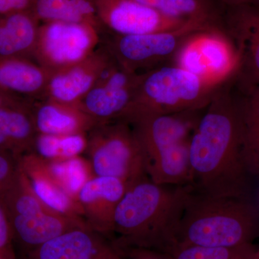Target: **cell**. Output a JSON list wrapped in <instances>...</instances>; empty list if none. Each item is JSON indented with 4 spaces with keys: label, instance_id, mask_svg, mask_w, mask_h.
<instances>
[{
    "label": "cell",
    "instance_id": "603a6c76",
    "mask_svg": "<svg viewBox=\"0 0 259 259\" xmlns=\"http://www.w3.org/2000/svg\"><path fill=\"white\" fill-rule=\"evenodd\" d=\"M35 18L49 22L85 23L95 25L97 14L91 0H34Z\"/></svg>",
    "mask_w": 259,
    "mask_h": 259
},
{
    "label": "cell",
    "instance_id": "ba28073f",
    "mask_svg": "<svg viewBox=\"0 0 259 259\" xmlns=\"http://www.w3.org/2000/svg\"><path fill=\"white\" fill-rule=\"evenodd\" d=\"M173 64L207 82L220 85L235 76L238 59L222 30H209L192 35L179 51Z\"/></svg>",
    "mask_w": 259,
    "mask_h": 259
},
{
    "label": "cell",
    "instance_id": "484cf974",
    "mask_svg": "<svg viewBox=\"0 0 259 259\" xmlns=\"http://www.w3.org/2000/svg\"><path fill=\"white\" fill-rule=\"evenodd\" d=\"M241 93V115L244 138V155L248 161L259 146V85Z\"/></svg>",
    "mask_w": 259,
    "mask_h": 259
},
{
    "label": "cell",
    "instance_id": "7402d4cb",
    "mask_svg": "<svg viewBox=\"0 0 259 259\" xmlns=\"http://www.w3.org/2000/svg\"><path fill=\"white\" fill-rule=\"evenodd\" d=\"M28 11L0 16V58H18L33 50L38 28Z\"/></svg>",
    "mask_w": 259,
    "mask_h": 259
},
{
    "label": "cell",
    "instance_id": "5b68a950",
    "mask_svg": "<svg viewBox=\"0 0 259 259\" xmlns=\"http://www.w3.org/2000/svg\"><path fill=\"white\" fill-rule=\"evenodd\" d=\"M85 152L95 177H115L128 184L148 177L139 140L122 119L97 123L89 132Z\"/></svg>",
    "mask_w": 259,
    "mask_h": 259
},
{
    "label": "cell",
    "instance_id": "d4e9b609",
    "mask_svg": "<svg viewBox=\"0 0 259 259\" xmlns=\"http://www.w3.org/2000/svg\"><path fill=\"white\" fill-rule=\"evenodd\" d=\"M86 134L54 136L37 134L32 152L46 160H62L80 156L86 151Z\"/></svg>",
    "mask_w": 259,
    "mask_h": 259
},
{
    "label": "cell",
    "instance_id": "8d00e7d4",
    "mask_svg": "<svg viewBox=\"0 0 259 259\" xmlns=\"http://www.w3.org/2000/svg\"><path fill=\"white\" fill-rule=\"evenodd\" d=\"M0 259H1V258H0Z\"/></svg>",
    "mask_w": 259,
    "mask_h": 259
},
{
    "label": "cell",
    "instance_id": "d590c367",
    "mask_svg": "<svg viewBox=\"0 0 259 259\" xmlns=\"http://www.w3.org/2000/svg\"><path fill=\"white\" fill-rule=\"evenodd\" d=\"M255 259H259V247L256 248V254H255Z\"/></svg>",
    "mask_w": 259,
    "mask_h": 259
},
{
    "label": "cell",
    "instance_id": "5bb4252c",
    "mask_svg": "<svg viewBox=\"0 0 259 259\" xmlns=\"http://www.w3.org/2000/svg\"><path fill=\"white\" fill-rule=\"evenodd\" d=\"M89 227L59 235L26 253V259H120L112 243Z\"/></svg>",
    "mask_w": 259,
    "mask_h": 259
},
{
    "label": "cell",
    "instance_id": "836d02e7",
    "mask_svg": "<svg viewBox=\"0 0 259 259\" xmlns=\"http://www.w3.org/2000/svg\"><path fill=\"white\" fill-rule=\"evenodd\" d=\"M220 3H222L225 6H234L244 4V3H251L250 0H218Z\"/></svg>",
    "mask_w": 259,
    "mask_h": 259
},
{
    "label": "cell",
    "instance_id": "ffe728a7",
    "mask_svg": "<svg viewBox=\"0 0 259 259\" xmlns=\"http://www.w3.org/2000/svg\"><path fill=\"white\" fill-rule=\"evenodd\" d=\"M36 135L31 112L25 107L0 109V150L20 159L32 152Z\"/></svg>",
    "mask_w": 259,
    "mask_h": 259
},
{
    "label": "cell",
    "instance_id": "ac0fdd59",
    "mask_svg": "<svg viewBox=\"0 0 259 259\" xmlns=\"http://www.w3.org/2000/svg\"><path fill=\"white\" fill-rule=\"evenodd\" d=\"M31 115L35 131L40 134H86L97 124L77 106L50 100L37 105Z\"/></svg>",
    "mask_w": 259,
    "mask_h": 259
},
{
    "label": "cell",
    "instance_id": "f546056e",
    "mask_svg": "<svg viewBox=\"0 0 259 259\" xmlns=\"http://www.w3.org/2000/svg\"><path fill=\"white\" fill-rule=\"evenodd\" d=\"M114 248L120 255V259H174L168 253L149 248L115 246Z\"/></svg>",
    "mask_w": 259,
    "mask_h": 259
},
{
    "label": "cell",
    "instance_id": "7a4b0ae2",
    "mask_svg": "<svg viewBox=\"0 0 259 259\" xmlns=\"http://www.w3.org/2000/svg\"><path fill=\"white\" fill-rule=\"evenodd\" d=\"M190 185L155 183L148 177L130 184L114 216V246L173 254Z\"/></svg>",
    "mask_w": 259,
    "mask_h": 259
},
{
    "label": "cell",
    "instance_id": "30bf717a",
    "mask_svg": "<svg viewBox=\"0 0 259 259\" xmlns=\"http://www.w3.org/2000/svg\"><path fill=\"white\" fill-rule=\"evenodd\" d=\"M221 30L238 56L233 82L241 93H248L259 85V6L252 3L225 6Z\"/></svg>",
    "mask_w": 259,
    "mask_h": 259
},
{
    "label": "cell",
    "instance_id": "d6986e66",
    "mask_svg": "<svg viewBox=\"0 0 259 259\" xmlns=\"http://www.w3.org/2000/svg\"><path fill=\"white\" fill-rule=\"evenodd\" d=\"M169 18L221 30L225 5L218 0H134Z\"/></svg>",
    "mask_w": 259,
    "mask_h": 259
},
{
    "label": "cell",
    "instance_id": "277c9868",
    "mask_svg": "<svg viewBox=\"0 0 259 259\" xmlns=\"http://www.w3.org/2000/svg\"><path fill=\"white\" fill-rule=\"evenodd\" d=\"M221 85L176 65H163L140 75L131 107L162 114L203 110Z\"/></svg>",
    "mask_w": 259,
    "mask_h": 259
},
{
    "label": "cell",
    "instance_id": "8992f818",
    "mask_svg": "<svg viewBox=\"0 0 259 259\" xmlns=\"http://www.w3.org/2000/svg\"><path fill=\"white\" fill-rule=\"evenodd\" d=\"M199 111L162 114L131 107L119 118L134 130L142 148L146 172L158 158L190 141L200 118Z\"/></svg>",
    "mask_w": 259,
    "mask_h": 259
},
{
    "label": "cell",
    "instance_id": "2e32d148",
    "mask_svg": "<svg viewBox=\"0 0 259 259\" xmlns=\"http://www.w3.org/2000/svg\"><path fill=\"white\" fill-rule=\"evenodd\" d=\"M8 219L14 242L26 253L62 233L89 227L82 220L55 211L30 216H12Z\"/></svg>",
    "mask_w": 259,
    "mask_h": 259
},
{
    "label": "cell",
    "instance_id": "3957f363",
    "mask_svg": "<svg viewBox=\"0 0 259 259\" xmlns=\"http://www.w3.org/2000/svg\"><path fill=\"white\" fill-rule=\"evenodd\" d=\"M259 236V212L248 197H216L191 188L177 232V247H236Z\"/></svg>",
    "mask_w": 259,
    "mask_h": 259
},
{
    "label": "cell",
    "instance_id": "e0dca14e",
    "mask_svg": "<svg viewBox=\"0 0 259 259\" xmlns=\"http://www.w3.org/2000/svg\"><path fill=\"white\" fill-rule=\"evenodd\" d=\"M19 168L28 179L32 190L42 203L56 212L84 221L77 201L61 190L51 178L42 158L33 152L27 153L19 159Z\"/></svg>",
    "mask_w": 259,
    "mask_h": 259
},
{
    "label": "cell",
    "instance_id": "e575fe53",
    "mask_svg": "<svg viewBox=\"0 0 259 259\" xmlns=\"http://www.w3.org/2000/svg\"><path fill=\"white\" fill-rule=\"evenodd\" d=\"M251 1L252 3H253V4L258 5L259 6V0H250Z\"/></svg>",
    "mask_w": 259,
    "mask_h": 259
},
{
    "label": "cell",
    "instance_id": "52a82bcc",
    "mask_svg": "<svg viewBox=\"0 0 259 259\" xmlns=\"http://www.w3.org/2000/svg\"><path fill=\"white\" fill-rule=\"evenodd\" d=\"M203 30L209 29L190 23L171 31L116 35L109 52L122 67L139 74V70L148 71L166 65L164 63L173 62L186 42L194 34Z\"/></svg>",
    "mask_w": 259,
    "mask_h": 259
},
{
    "label": "cell",
    "instance_id": "9a60e30c",
    "mask_svg": "<svg viewBox=\"0 0 259 259\" xmlns=\"http://www.w3.org/2000/svg\"><path fill=\"white\" fill-rule=\"evenodd\" d=\"M107 54H92L79 64L51 73L46 87L48 100L77 106L80 100L96 84L112 61Z\"/></svg>",
    "mask_w": 259,
    "mask_h": 259
},
{
    "label": "cell",
    "instance_id": "1f68e13d",
    "mask_svg": "<svg viewBox=\"0 0 259 259\" xmlns=\"http://www.w3.org/2000/svg\"><path fill=\"white\" fill-rule=\"evenodd\" d=\"M248 169L250 175H259V146L248 161Z\"/></svg>",
    "mask_w": 259,
    "mask_h": 259
},
{
    "label": "cell",
    "instance_id": "8fae6325",
    "mask_svg": "<svg viewBox=\"0 0 259 259\" xmlns=\"http://www.w3.org/2000/svg\"><path fill=\"white\" fill-rule=\"evenodd\" d=\"M140 75L111 61L77 107L97 123L120 118L134 105Z\"/></svg>",
    "mask_w": 259,
    "mask_h": 259
},
{
    "label": "cell",
    "instance_id": "6da1fadb",
    "mask_svg": "<svg viewBox=\"0 0 259 259\" xmlns=\"http://www.w3.org/2000/svg\"><path fill=\"white\" fill-rule=\"evenodd\" d=\"M190 162L195 192L216 197H247L250 176L244 155L241 93L223 83L191 137Z\"/></svg>",
    "mask_w": 259,
    "mask_h": 259
},
{
    "label": "cell",
    "instance_id": "83f0119b",
    "mask_svg": "<svg viewBox=\"0 0 259 259\" xmlns=\"http://www.w3.org/2000/svg\"><path fill=\"white\" fill-rule=\"evenodd\" d=\"M9 219L0 197V258L16 259Z\"/></svg>",
    "mask_w": 259,
    "mask_h": 259
},
{
    "label": "cell",
    "instance_id": "4316f807",
    "mask_svg": "<svg viewBox=\"0 0 259 259\" xmlns=\"http://www.w3.org/2000/svg\"><path fill=\"white\" fill-rule=\"evenodd\" d=\"M256 248L253 244L236 247H212L185 245L177 247L174 259H255Z\"/></svg>",
    "mask_w": 259,
    "mask_h": 259
},
{
    "label": "cell",
    "instance_id": "d6a6232c",
    "mask_svg": "<svg viewBox=\"0 0 259 259\" xmlns=\"http://www.w3.org/2000/svg\"><path fill=\"white\" fill-rule=\"evenodd\" d=\"M9 95L7 92L0 89V109L4 107L20 106L18 102L14 101V100L10 98Z\"/></svg>",
    "mask_w": 259,
    "mask_h": 259
},
{
    "label": "cell",
    "instance_id": "4fadbf2b",
    "mask_svg": "<svg viewBox=\"0 0 259 259\" xmlns=\"http://www.w3.org/2000/svg\"><path fill=\"white\" fill-rule=\"evenodd\" d=\"M130 184L115 177H94L79 191L76 201L83 220L102 236L113 233L114 216Z\"/></svg>",
    "mask_w": 259,
    "mask_h": 259
},
{
    "label": "cell",
    "instance_id": "cb8c5ba5",
    "mask_svg": "<svg viewBox=\"0 0 259 259\" xmlns=\"http://www.w3.org/2000/svg\"><path fill=\"white\" fill-rule=\"evenodd\" d=\"M42 160L51 178L61 190L76 200L85 184L95 177L88 158L80 156L67 159Z\"/></svg>",
    "mask_w": 259,
    "mask_h": 259
},
{
    "label": "cell",
    "instance_id": "44dd1931",
    "mask_svg": "<svg viewBox=\"0 0 259 259\" xmlns=\"http://www.w3.org/2000/svg\"><path fill=\"white\" fill-rule=\"evenodd\" d=\"M50 71L20 58H0V89L34 95L45 91Z\"/></svg>",
    "mask_w": 259,
    "mask_h": 259
},
{
    "label": "cell",
    "instance_id": "7c38bea8",
    "mask_svg": "<svg viewBox=\"0 0 259 259\" xmlns=\"http://www.w3.org/2000/svg\"><path fill=\"white\" fill-rule=\"evenodd\" d=\"M94 3L99 18L116 35L171 31L193 23L169 18L134 0H95Z\"/></svg>",
    "mask_w": 259,
    "mask_h": 259
},
{
    "label": "cell",
    "instance_id": "4dcf8cb0",
    "mask_svg": "<svg viewBox=\"0 0 259 259\" xmlns=\"http://www.w3.org/2000/svg\"><path fill=\"white\" fill-rule=\"evenodd\" d=\"M34 0H0V16L28 11Z\"/></svg>",
    "mask_w": 259,
    "mask_h": 259
},
{
    "label": "cell",
    "instance_id": "f1b7e54d",
    "mask_svg": "<svg viewBox=\"0 0 259 259\" xmlns=\"http://www.w3.org/2000/svg\"><path fill=\"white\" fill-rule=\"evenodd\" d=\"M19 169V159L0 150V193L14 180Z\"/></svg>",
    "mask_w": 259,
    "mask_h": 259
},
{
    "label": "cell",
    "instance_id": "9c48e42d",
    "mask_svg": "<svg viewBox=\"0 0 259 259\" xmlns=\"http://www.w3.org/2000/svg\"><path fill=\"white\" fill-rule=\"evenodd\" d=\"M98 40L91 24L49 22L38 29L34 51L42 67L53 73L88 59Z\"/></svg>",
    "mask_w": 259,
    "mask_h": 259
}]
</instances>
